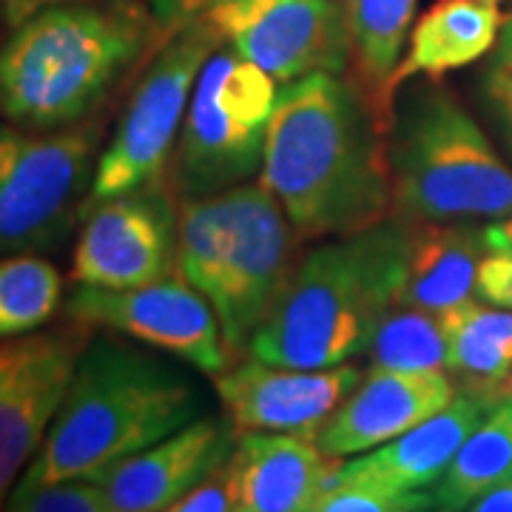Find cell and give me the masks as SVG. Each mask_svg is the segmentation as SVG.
Instances as JSON below:
<instances>
[{
	"label": "cell",
	"instance_id": "obj_29",
	"mask_svg": "<svg viewBox=\"0 0 512 512\" xmlns=\"http://www.w3.org/2000/svg\"><path fill=\"white\" fill-rule=\"evenodd\" d=\"M237 510V476H234V464L231 456L222 461L220 467L205 476L188 493L174 504L171 512H228Z\"/></svg>",
	"mask_w": 512,
	"mask_h": 512
},
{
	"label": "cell",
	"instance_id": "obj_10",
	"mask_svg": "<svg viewBox=\"0 0 512 512\" xmlns=\"http://www.w3.org/2000/svg\"><path fill=\"white\" fill-rule=\"evenodd\" d=\"M180 205L165 180L86 208L74 245V285L140 288L177 276Z\"/></svg>",
	"mask_w": 512,
	"mask_h": 512
},
{
	"label": "cell",
	"instance_id": "obj_7",
	"mask_svg": "<svg viewBox=\"0 0 512 512\" xmlns=\"http://www.w3.org/2000/svg\"><path fill=\"white\" fill-rule=\"evenodd\" d=\"M103 120L35 131L0 117V256L60 248L86 217Z\"/></svg>",
	"mask_w": 512,
	"mask_h": 512
},
{
	"label": "cell",
	"instance_id": "obj_3",
	"mask_svg": "<svg viewBox=\"0 0 512 512\" xmlns=\"http://www.w3.org/2000/svg\"><path fill=\"white\" fill-rule=\"evenodd\" d=\"M200 416L205 396L185 367L120 336H92L43 447L15 487L100 478Z\"/></svg>",
	"mask_w": 512,
	"mask_h": 512
},
{
	"label": "cell",
	"instance_id": "obj_11",
	"mask_svg": "<svg viewBox=\"0 0 512 512\" xmlns=\"http://www.w3.org/2000/svg\"><path fill=\"white\" fill-rule=\"evenodd\" d=\"M89 339L92 328L74 319L0 339V510L43 447Z\"/></svg>",
	"mask_w": 512,
	"mask_h": 512
},
{
	"label": "cell",
	"instance_id": "obj_2",
	"mask_svg": "<svg viewBox=\"0 0 512 512\" xmlns=\"http://www.w3.org/2000/svg\"><path fill=\"white\" fill-rule=\"evenodd\" d=\"M163 46L143 0H52L0 40V117L35 131L80 126Z\"/></svg>",
	"mask_w": 512,
	"mask_h": 512
},
{
	"label": "cell",
	"instance_id": "obj_6",
	"mask_svg": "<svg viewBox=\"0 0 512 512\" xmlns=\"http://www.w3.org/2000/svg\"><path fill=\"white\" fill-rule=\"evenodd\" d=\"M279 97L276 77L222 43L205 60L165 183L177 202L222 194L262 171Z\"/></svg>",
	"mask_w": 512,
	"mask_h": 512
},
{
	"label": "cell",
	"instance_id": "obj_30",
	"mask_svg": "<svg viewBox=\"0 0 512 512\" xmlns=\"http://www.w3.org/2000/svg\"><path fill=\"white\" fill-rule=\"evenodd\" d=\"M476 296L487 305L512 311V248L484 254L478 265Z\"/></svg>",
	"mask_w": 512,
	"mask_h": 512
},
{
	"label": "cell",
	"instance_id": "obj_31",
	"mask_svg": "<svg viewBox=\"0 0 512 512\" xmlns=\"http://www.w3.org/2000/svg\"><path fill=\"white\" fill-rule=\"evenodd\" d=\"M146 9L151 12V18L157 23V32L163 40L180 32L183 26H188L191 20L202 18L214 3L220 0H143Z\"/></svg>",
	"mask_w": 512,
	"mask_h": 512
},
{
	"label": "cell",
	"instance_id": "obj_26",
	"mask_svg": "<svg viewBox=\"0 0 512 512\" xmlns=\"http://www.w3.org/2000/svg\"><path fill=\"white\" fill-rule=\"evenodd\" d=\"M3 510L12 512H114L97 478H66L40 487H15Z\"/></svg>",
	"mask_w": 512,
	"mask_h": 512
},
{
	"label": "cell",
	"instance_id": "obj_14",
	"mask_svg": "<svg viewBox=\"0 0 512 512\" xmlns=\"http://www.w3.org/2000/svg\"><path fill=\"white\" fill-rule=\"evenodd\" d=\"M362 376L365 370L353 362L282 367L242 356L214 376V387L237 433H293L316 439Z\"/></svg>",
	"mask_w": 512,
	"mask_h": 512
},
{
	"label": "cell",
	"instance_id": "obj_35",
	"mask_svg": "<svg viewBox=\"0 0 512 512\" xmlns=\"http://www.w3.org/2000/svg\"><path fill=\"white\" fill-rule=\"evenodd\" d=\"M501 399H512V370L507 373V379H504V382L498 384V387L493 390V396H490V404L501 402Z\"/></svg>",
	"mask_w": 512,
	"mask_h": 512
},
{
	"label": "cell",
	"instance_id": "obj_25",
	"mask_svg": "<svg viewBox=\"0 0 512 512\" xmlns=\"http://www.w3.org/2000/svg\"><path fill=\"white\" fill-rule=\"evenodd\" d=\"M370 367L439 370L447 367V330L439 313L396 305L379 322L367 345Z\"/></svg>",
	"mask_w": 512,
	"mask_h": 512
},
{
	"label": "cell",
	"instance_id": "obj_9",
	"mask_svg": "<svg viewBox=\"0 0 512 512\" xmlns=\"http://www.w3.org/2000/svg\"><path fill=\"white\" fill-rule=\"evenodd\" d=\"M296 242L293 222L265 185L228 188V234L208 302L220 319L231 365L248 356L256 330L285 291L299 262Z\"/></svg>",
	"mask_w": 512,
	"mask_h": 512
},
{
	"label": "cell",
	"instance_id": "obj_22",
	"mask_svg": "<svg viewBox=\"0 0 512 512\" xmlns=\"http://www.w3.org/2000/svg\"><path fill=\"white\" fill-rule=\"evenodd\" d=\"M447 330V367L464 393L490 396L512 370V311L487 302H464L444 316Z\"/></svg>",
	"mask_w": 512,
	"mask_h": 512
},
{
	"label": "cell",
	"instance_id": "obj_21",
	"mask_svg": "<svg viewBox=\"0 0 512 512\" xmlns=\"http://www.w3.org/2000/svg\"><path fill=\"white\" fill-rule=\"evenodd\" d=\"M342 6L350 37V77L390 128L393 100L387 83L402 60L419 0H345Z\"/></svg>",
	"mask_w": 512,
	"mask_h": 512
},
{
	"label": "cell",
	"instance_id": "obj_33",
	"mask_svg": "<svg viewBox=\"0 0 512 512\" xmlns=\"http://www.w3.org/2000/svg\"><path fill=\"white\" fill-rule=\"evenodd\" d=\"M484 245H487V251H510L512 248V214H507V220L493 222L490 228H484Z\"/></svg>",
	"mask_w": 512,
	"mask_h": 512
},
{
	"label": "cell",
	"instance_id": "obj_24",
	"mask_svg": "<svg viewBox=\"0 0 512 512\" xmlns=\"http://www.w3.org/2000/svg\"><path fill=\"white\" fill-rule=\"evenodd\" d=\"M63 276L35 254L0 256V339L35 333L60 311Z\"/></svg>",
	"mask_w": 512,
	"mask_h": 512
},
{
	"label": "cell",
	"instance_id": "obj_8",
	"mask_svg": "<svg viewBox=\"0 0 512 512\" xmlns=\"http://www.w3.org/2000/svg\"><path fill=\"white\" fill-rule=\"evenodd\" d=\"M208 15L191 20L148 57L146 72L128 100L109 146L97 157L89 205L165 180L185 111L205 60L222 46Z\"/></svg>",
	"mask_w": 512,
	"mask_h": 512
},
{
	"label": "cell",
	"instance_id": "obj_27",
	"mask_svg": "<svg viewBox=\"0 0 512 512\" xmlns=\"http://www.w3.org/2000/svg\"><path fill=\"white\" fill-rule=\"evenodd\" d=\"M436 501L421 490H390L379 484H333L313 512H413L433 510Z\"/></svg>",
	"mask_w": 512,
	"mask_h": 512
},
{
	"label": "cell",
	"instance_id": "obj_4",
	"mask_svg": "<svg viewBox=\"0 0 512 512\" xmlns=\"http://www.w3.org/2000/svg\"><path fill=\"white\" fill-rule=\"evenodd\" d=\"M410 231V222L390 214L299 256L248 356L282 367H333L365 356L399 302Z\"/></svg>",
	"mask_w": 512,
	"mask_h": 512
},
{
	"label": "cell",
	"instance_id": "obj_16",
	"mask_svg": "<svg viewBox=\"0 0 512 512\" xmlns=\"http://www.w3.org/2000/svg\"><path fill=\"white\" fill-rule=\"evenodd\" d=\"M456 399V382L439 370L370 367L328 424L316 433L322 453L359 456L413 430Z\"/></svg>",
	"mask_w": 512,
	"mask_h": 512
},
{
	"label": "cell",
	"instance_id": "obj_15",
	"mask_svg": "<svg viewBox=\"0 0 512 512\" xmlns=\"http://www.w3.org/2000/svg\"><path fill=\"white\" fill-rule=\"evenodd\" d=\"M239 433L228 416H200L177 433L117 461L97 478L114 512H171L188 490L234 453Z\"/></svg>",
	"mask_w": 512,
	"mask_h": 512
},
{
	"label": "cell",
	"instance_id": "obj_1",
	"mask_svg": "<svg viewBox=\"0 0 512 512\" xmlns=\"http://www.w3.org/2000/svg\"><path fill=\"white\" fill-rule=\"evenodd\" d=\"M387 137L350 74L282 83L259 183L282 202L299 239L359 234L393 214Z\"/></svg>",
	"mask_w": 512,
	"mask_h": 512
},
{
	"label": "cell",
	"instance_id": "obj_18",
	"mask_svg": "<svg viewBox=\"0 0 512 512\" xmlns=\"http://www.w3.org/2000/svg\"><path fill=\"white\" fill-rule=\"evenodd\" d=\"M231 464L237 512H313L342 458L293 433H239Z\"/></svg>",
	"mask_w": 512,
	"mask_h": 512
},
{
	"label": "cell",
	"instance_id": "obj_5",
	"mask_svg": "<svg viewBox=\"0 0 512 512\" xmlns=\"http://www.w3.org/2000/svg\"><path fill=\"white\" fill-rule=\"evenodd\" d=\"M387 143L393 217L424 225L512 214L510 165L436 77L396 92Z\"/></svg>",
	"mask_w": 512,
	"mask_h": 512
},
{
	"label": "cell",
	"instance_id": "obj_34",
	"mask_svg": "<svg viewBox=\"0 0 512 512\" xmlns=\"http://www.w3.org/2000/svg\"><path fill=\"white\" fill-rule=\"evenodd\" d=\"M43 3H52V0H0V9H3V18L9 20V26H15L20 18H26Z\"/></svg>",
	"mask_w": 512,
	"mask_h": 512
},
{
	"label": "cell",
	"instance_id": "obj_20",
	"mask_svg": "<svg viewBox=\"0 0 512 512\" xmlns=\"http://www.w3.org/2000/svg\"><path fill=\"white\" fill-rule=\"evenodd\" d=\"M504 26L493 0H436L413 26L410 49L387 83L390 100L413 77H439L487 55Z\"/></svg>",
	"mask_w": 512,
	"mask_h": 512
},
{
	"label": "cell",
	"instance_id": "obj_32",
	"mask_svg": "<svg viewBox=\"0 0 512 512\" xmlns=\"http://www.w3.org/2000/svg\"><path fill=\"white\" fill-rule=\"evenodd\" d=\"M470 510L476 512H512V470L504 478H498L490 490L478 495Z\"/></svg>",
	"mask_w": 512,
	"mask_h": 512
},
{
	"label": "cell",
	"instance_id": "obj_17",
	"mask_svg": "<svg viewBox=\"0 0 512 512\" xmlns=\"http://www.w3.org/2000/svg\"><path fill=\"white\" fill-rule=\"evenodd\" d=\"M490 404L473 393H458L436 416L424 419L413 430L373 447L367 456L345 461L333 470L325 490L333 484H379L390 490H424L433 487L461 444L487 416ZM322 498V495H319Z\"/></svg>",
	"mask_w": 512,
	"mask_h": 512
},
{
	"label": "cell",
	"instance_id": "obj_19",
	"mask_svg": "<svg viewBox=\"0 0 512 512\" xmlns=\"http://www.w3.org/2000/svg\"><path fill=\"white\" fill-rule=\"evenodd\" d=\"M487 254L484 231L467 220L413 225L396 305L444 316L476 296L478 265Z\"/></svg>",
	"mask_w": 512,
	"mask_h": 512
},
{
	"label": "cell",
	"instance_id": "obj_28",
	"mask_svg": "<svg viewBox=\"0 0 512 512\" xmlns=\"http://www.w3.org/2000/svg\"><path fill=\"white\" fill-rule=\"evenodd\" d=\"M481 94L512 148V12L504 18L495 46L481 72Z\"/></svg>",
	"mask_w": 512,
	"mask_h": 512
},
{
	"label": "cell",
	"instance_id": "obj_13",
	"mask_svg": "<svg viewBox=\"0 0 512 512\" xmlns=\"http://www.w3.org/2000/svg\"><path fill=\"white\" fill-rule=\"evenodd\" d=\"M222 40L245 60L293 83L308 74H345L350 37L339 0H220L208 12Z\"/></svg>",
	"mask_w": 512,
	"mask_h": 512
},
{
	"label": "cell",
	"instance_id": "obj_36",
	"mask_svg": "<svg viewBox=\"0 0 512 512\" xmlns=\"http://www.w3.org/2000/svg\"><path fill=\"white\" fill-rule=\"evenodd\" d=\"M493 3H498V0H493Z\"/></svg>",
	"mask_w": 512,
	"mask_h": 512
},
{
	"label": "cell",
	"instance_id": "obj_23",
	"mask_svg": "<svg viewBox=\"0 0 512 512\" xmlns=\"http://www.w3.org/2000/svg\"><path fill=\"white\" fill-rule=\"evenodd\" d=\"M512 470V399L490 404L487 416L461 444L456 458L433 484L436 510H470L484 490Z\"/></svg>",
	"mask_w": 512,
	"mask_h": 512
},
{
	"label": "cell",
	"instance_id": "obj_12",
	"mask_svg": "<svg viewBox=\"0 0 512 512\" xmlns=\"http://www.w3.org/2000/svg\"><path fill=\"white\" fill-rule=\"evenodd\" d=\"M66 319L146 342L205 376L231 365L214 305L180 276L140 288L77 285L66 299Z\"/></svg>",
	"mask_w": 512,
	"mask_h": 512
}]
</instances>
